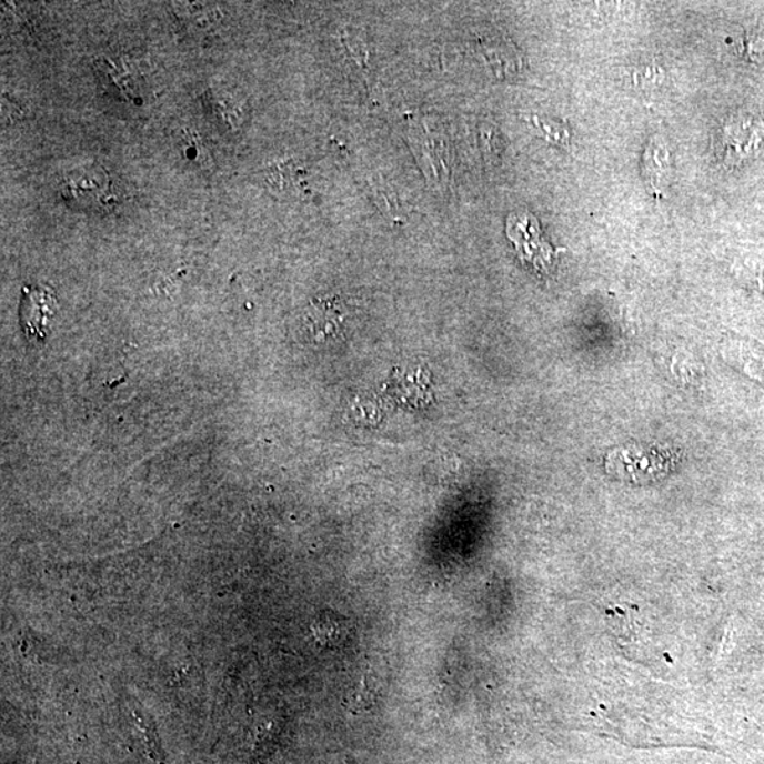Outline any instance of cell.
<instances>
[{"mask_svg":"<svg viewBox=\"0 0 764 764\" xmlns=\"http://www.w3.org/2000/svg\"><path fill=\"white\" fill-rule=\"evenodd\" d=\"M606 466L613 476L633 483H645L667 473L670 462L665 453L633 448L609 454Z\"/></svg>","mask_w":764,"mask_h":764,"instance_id":"obj_2","label":"cell"},{"mask_svg":"<svg viewBox=\"0 0 764 764\" xmlns=\"http://www.w3.org/2000/svg\"><path fill=\"white\" fill-rule=\"evenodd\" d=\"M178 148L185 163L193 164V167L200 169L210 167V151L205 147L203 139L193 129L184 128L180 131Z\"/></svg>","mask_w":764,"mask_h":764,"instance_id":"obj_5","label":"cell"},{"mask_svg":"<svg viewBox=\"0 0 764 764\" xmlns=\"http://www.w3.org/2000/svg\"><path fill=\"white\" fill-rule=\"evenodd\" d=\"M534 122L536 128L544 132L545 138H549L550 141L554 143L565 147L567 139H570L565 128L557 125L555 122L542 120V118H534Z\"/></svg>","mask_w":764,"mask_h":764,"instance_id":"obj_8","label":"cell"},{"mask_svg":"<svg viewBox=\"0 0 764 764\" xmlns=\"http://www.w3.org/2000/svg\"><path fill=\"white\" fill-rule=\"evenodd\" d=\"M100 66L101 76L108 86L122 97H132L137 94L138 81L135 70L128 66L122 60L105 59L98 63Z\"/></svg>","mask_w":764,"mask_h":764,"instance_id":"obj_4","label":"cell"},{"mask_svg":"<svg viewBox=\"0 0 764 764\" xmlns=\"http://www.w3.org/2000/svg\"><path fill=\"white\" fill-rule=\"evenodd\" d=\"M304 178L306 172L301 164L293 162L277 163L268 170V183L281 191L301 190Z\"/></svg>","mask_w":764,"mask_h":764,"instance_id":"obj_7","label":"cell"},{"mask_svg":"<svg viewBox=\"0 0 764 764\" xmlns=\"http://www.w3.org/2000/svg\"><path fill=\"white\" fill-rule=\"evenodd\" d=\"M56 311V299L41 289H26L20 304V322L29 339L41 342L49 333L50 320Z\"/></svg>","mask_w":764,"mask_h":764,"instance_id":"obj_3","label":"cell"},{"mask_svg":"<svg viewBox=\"0 0 764 764\" xmlns=\"http://www.w3.org/2000/svg\"><path fill=\"white\" fill-rule=\"evenodd\" d=\"M333 764H351L349 761L334 762Z\"/></svg>","mask_w":764,"mask_h":764,"instance_id":"obj_10","label":"cell"},{"mask_svg":"<svg viewBox=\"0 0 764 764\" xmlns=\"http://www.w3.org/2000/svg\"><path fill=\"white\" fill-rule=\"evenodd\" d=\"M720 143L722 160L730 167L755 157L764 143L763 118L755 113H736L722 127Z\"/></svg>","mask_w":764,"mask_h":764,"instance_id":"obj_1","label":"cell"},{"mask_svg":"<svg viewBox=\"0 0 764 764\" xmlns=\"http://www.w3.org/2000/svg\"><path fill=\"white\" fill-rule=\"evenodd\" d=\"M644 172L650 184L655 189L663 180L667 179L670 172V153L664 143L650 142L644 157Z\"/></svg>","mask_w":764,"mask_h":764,"instance_id":"obj_6","label":"cell"},{"mask_svg":"<svg viewBox=\"0 0 764 764\" xmlns=\"http://www.w3.org/2000/svg\"><path fill=\"white\" fill-rule=\"evenodd\" d=\"M747 51L753 60L764 61V30L748 38Z\"/></svg>","mask_w":764,"mask_h":764,"instance_id":"obj_9","label":"cell"}]
</instances>
